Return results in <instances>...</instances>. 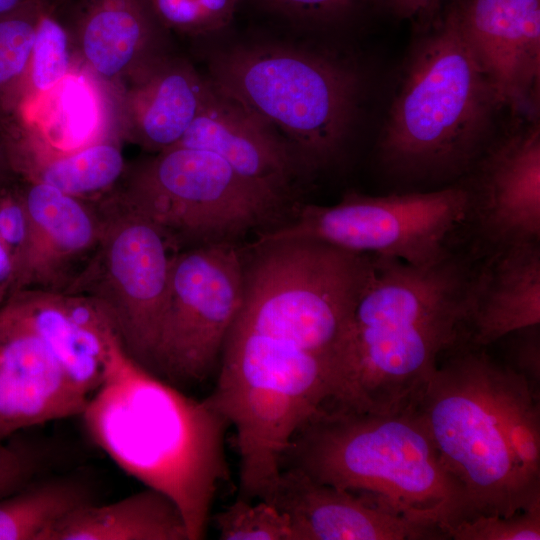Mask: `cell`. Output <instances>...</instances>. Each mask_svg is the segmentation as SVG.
Instances as JSON below:
<instances>
[{
	"label": "cell",
	"instance_id": "6da1fadb",
	"mask_svg": "<svg viewBox=\"0 0 540 540\" xmlns=\"http://www.w3.org/2000/svg\"><path fill=\"white\" fill-rule=\"evenodd\" d=\"M91 441L125 473L179 507L190 540L205 537L214 497L228 479V421L210 403L138 366L117 338L80 414Z\"/></svg>",
	"mask_w": 540,
	"mask_h": 540
},
{
	"label": "cell",
	"instance_id": "7a4b0ae2",
	"mask_svg": "<svg viewBox=\"0 0 540 540\" xmlns=\"http://www.w3.org/2000/svg\"><path fill=\"white\" fill-rule=\"evenodd\" d=\"M476 268L450 251L427 266L374 256L355 307L331 405L380 413L411 406L438 357L467 335Z\"/></svg>",
	"mask_w": 540,
	"mask_h": 540
},
{
	"label": "cell",
	"instance_id": "3957f363",
	"mask_svg": "<svg viewBox=\"0 0 540 540\" xmlns=\"http://www.w3.org/2000/svg\"><path fill=\"white\" fill-rule=\"evenodd\" d=\"M284 467L369 496L446 539L451 527L470 517L463 486L413 405L392 413L328 405L295 434Z\"/></svg>",
	"mask_w": 540,
	"mask_h": 540
},
{
	"label": "cell",
	"instance_id": "277c9868",
	"mask_svg": "<svg viewBox=\"0 0 540 540\" xmlns=\"http://www.w3.org/2000/svg\"><path fill=\"white\" fill-rule=\"evenodd\" d=\"M498 105L453 6L412 55L379 138L382 170L405 184L470 172L486 151Z\"/></svg>",
	"mask_w": 540,
	"mask_h": 540
},
{
	"label": "cell",
	"instance_id": "5b68a950",
	"mask_svg": "<svg viewBox=\"0 0 540 540\" xmlns=\"http://www.w3.org/2000/svg\"><path fill=\"white\" fill-rule=\"evenodd\" d=\"M208 78L283 139L311 179L342 156L361 91L351 64L318 50L262 42L214 52Z\"/></svg>",
	"mask_w": 540,
	"mask_h": 540
},
{
	"label": "cell",
	"instance_id": "8992f818",
	"mask_svg": "<svg viewBox=\"0 0 540 540\" xmlns=\"http://www.w3.org/2000/svg\"><path fill=\"white\" fill-rule=\"evenodd\" d=\"M502 364L471 347L437 366L413 403L445 466L463 486L470 517L512 516L540 504L507 441Z\"/></svg>",
	"mask_w": 540,
	"mask_h": 540
},
{
	"label": "cell",
	"instance_id": "52a82bcc",
	"mask_svg": "<svg viewBox=\"0 0 540 540\" xmlns=\"http://www.w3.org/2000/svg\"><path fill=\"white\" fill-rule=\"evenodd\" d=\"M123 180L112 196L156 225L175 252L242 244L285 225L302 204L264 190L201 149L164 150Z\"/></svg>",
	"mask_w": 540,
	"mask_h": 540
},
{
	"label": "cell",
	"instance_id": "ba28073f",
	"mask_svg": "<svg viewBox=\"0 0 540 540\" xmlns=\"http://www.w3.org/2000/svg\"><path fill=\"white\" fill-rule=\"evenodd\" d=\"M238 316L316 344L342 346L374 256L307 237L261 235L242 244Z\"/></svg>",
	"mask_w": 540,
	"mask_h": 540
},
{
	"label": "cell",
	"instance_id": "9c48e42d",
	"mask_svg": "<svg viewBox=\"0 0 540 540\" xmlns=\"http://www.w3.org/2000/svg\"><path fill=\"white\" fill-rule=\"evenodd\" d=\"M468 214L469 194L463 186L383 196L348 192L331 206L302 204L289 222L262 235L307 237L427 266L451 251L449 239Z\"/></svg>",
	"mask_w": 540,
	"mask_h": 540
},
{
	"label": "cell",
	"instance_id": "30bf717a",
	"mask_svg": "<svg viewBox=\"0 0 540 540\" xmlns=\"http://www.w3.org/2000/svg\"><path fill=\"white\" fill-rule=\"evenodd\" d=\"M97 251L67 293L93 299L108 316L125 355L155 375V358L175 251L161 230L112 195Z\"/></svg>",
	"mask_w": 540,
	"mask_h": 540
},
{
	"label": "cell",
	"instance_id": "8fae6325",
	"mask_svg": "<svg viewBox=\"0 0 540 540\" xmlns=\"http://www.w3.org/2000/svg\"><path fill=\"white\" fill-rule=\"evenodd\" d=\"M242 244L189 248L172 256L155 375L177 388L202 383L218 367L243 300Z\"/></svg>",
	"mask_w": 540,
	"mask_h": 540
},
{
	"label": "cell",
	"instance_id": "7c38bea8",
	"mask_svg": "<svg viewBox=\"0 0 540 540\" xmlns=\"http://www.w3.org/2000/svg\"><path fill=\"white\" fill-rule=\"evenodd\" d=\"M29 220L22 289L66 292L98 249L104 227L99 201L19 178Z\"/></svg>",
	"mask_w": 540,
	"mask_h": 540
},
{
	"label": "cell",
	"instance_id": "4fadbf2b",
	"mask_svg": "<svg viewBox=\"0 0 540 540\" xmlns=\"http://www.w3.org/2000/svg\"><path fill=\"white\" fill-rule=\"evenodd\" d=\"M468 221L495 250L540 241V130L514 134L480 157Z\"/></svg>",
	"mask_w": 540,
	"mask_h": 540
},
{
	"label": "cell",
	"instance_id": "5bb4252c",
	"mask_svg": "<svg viewBox=\"0 0 540 540\" xmlns=\"http://www.w3.org/2000/svg\"><path fill=\"white\" fill-rule=\"evenodd\" d=\"M88 398L37 334L0 306V443L47 422L80 416Z\"/></svg>",
	"mask_w": 540,
	"mask_h": 540
},
{
	"label": "cell",
	"instance_id": "9a60e30c",
	"mask_svg": "<svg viewBox=\"0 0 540 540\" xmlns=\"http://www.w3.org/2000/svg\"><path fill=\"white\" fill-rule=\"evenodd\" d=\"M174 147L215 153L246 180L295 202L300 185L311 180L283 139L211 82L200 112Z\"/></svg>",
	"mask_w": 540,
	"mask_h": 540
},
{
	"label": "cell",
	"instance_id": "2e32d148",
	"mask_svg": "<svg viewBox=\"0 0 540 540\" xmlns=\"http://www.w3.org/2000/svg\"><path fill=\"white\" fill-rule=\"evenodd\" d=\"M287 514L294 540L445 539L369 496L318 482L284 467L265 499Z\"/></svg>",
	"mask_w": 540,
	"mask_h": 540
},
{
	"label": "cell",
	"instance_id": "e0dca14e",
	"mask_svg": "<svg viewBox=\"0 0 540 540\" xmlns=\"http://www.w3.org/2000/svg\"><path fill=\"white\" fill-rule=\"evenodd\" d=\"M454 6L499 104L527 107L540 79V0H464Z\"/></svg>",
	"mask_w": 540,
	"mask_h": 540
},
{
	"label": "cell",
	"instance_id": "ac0fdd59",
	"mask_svg": "<svg viewBox=\"0 0 540 540\" xmlns=\"http://www.w3.org/2000/svg\"><path fill=\"white\" fill-rule=\"evenodd\" d=\"M81 66L122 85L168 53L170 33L150 0H66Z\"/></svg>",
	"mask_w": 540,
	"mask_h": 540
},
{
	"label": "cell",
	"instance_id": "d6986e66",
	"mask_svg": "<svg viewBox=\"0 0 540 540\" xmlns=\"http://www.w3.org/2000/svg\"><path fill=\"white\" fill-rule=\"evenodd\" d=\"M5 304L43 341L71 384L89 398L102 382L116 337L103 309L85 295L39 289L20 290Z\"/></svg>",
	"mask_w": 540,
	"mask_h": 540
},
{
	"label": "cell",
	"instance_id": "ffe728a7",
	"mask_svg": "<svg viewBox=\"0 0 540 540\" xmlns=\"http://www.w3.org/2000/svg\"><path fill=\"white\" fill-rule=\"evenodd\" d=\"M120 87L126 136L159 153L181 140L200 112L210 82L189 61L168 52Z\"/></svg>",
	"mask_w": 540,
	"mask_h": 540
},
{
	"label": "cell",
	"instance_id": "44dd1931",
	"mask_svg": "<svg viewBox=\"0 0 540 540\" xmlns=\"http://www.w3.org/2000/svg\"><path fill=\"white\" fill-rule=\"evenodd\" d=\"M540 324V244L528 241L492 250L475 270L467 337L483 348L520 329Z\"/></svg>",
	"mask_w": 540,
	"mask_h": 540
},
{
	"label": "cell",
	"instance_id": "7402d4cb",
	"mask_svg": "<svg viewBox=\"0 0 540 540\" xmlns=\"http://www.w3.org/2000/svg\"><path fill=\"white\" fill-rule=\"evenodd\" d=\"M99 81L81 65L22 115L24 147L68 153L108 137Z\"/></svg>",
	"mask_w": 540,
	"mask_h": 540
},
{
	"label": "cell",
	"instance_id": "603a6c76",
	"mask_svg": "<svg viewBox=\"0 0 540 540\" xmlns=\"http://www.w3.org/2000/svg\"><path fill=\"white\" fill-rule=\"evenodd\" d=\"M48 540H190L185 519L167 495L146 487L107 504L85 505L66 516Z\"/></svg>",
	"mask_w": 540,
	"mask_h": 540
},
{
	"label": "cell",
	"instance_id": "cb8c5ba5",
	"mask_svg": "<svg viewBox=\"0 0 540 540\" xmlns=\"http://www.w3.org/2000/svg\"><path fill=\"white\" fill-rule=\"evenodd\" d=\"M12 162L19 178L91 201L110 194L128 170L120 147L110 137L68 153L20 147L12 152Z\"/></svg>",
	"mask_w": 540,
	"mask_h": 540
},
{
	"label": "cell",
	"instance_id": "d4e9b609",
	"mask_svg": "<svg viewBox=\"0 0 540 540\" xmlns=\"http://www.w3.org/2000/svg\"><path fill=\"white\" fill-rule=\"evenodd\" d=\"M93 502L92 488L84 480L42 476L0 499V540H48L60 521Z\"/></svg>",
	"mask_w": 540,
	"mask_h": 540
},
{
	"label": "cell",
	"instance_id": "484cf974",
	"mask_svg": "<svg viewBox=\"0 0 540 540\" xmlns=\"http://www.w3.org/2000/svg\"><path fill=\"white\" fill-rule=\"evenodd\" d=\"M48 0H28L0 17V133L7 142L22 129L33 42Z\"/></svg>",
	"mask_w": 540,
	"mask_h": 540
},
{
	"label": "cell",
	"instance_id": "4316f807",
	"mask_svg": "<svg viewBox=\"0 0 540 540\" xmlns=\"http://www.w3.org/2000/svg\"><path fill=\"white\" fill-rule=\"evenodd\" d=\"M80 64L66 0H48L33 42L23 113Z\"/></svg>",
	"mask_w": 540,
	"mask_h": 540
},
{
	"label": "cell",
	"instance_id": "83f0119b",
	"mask_svg": "<svg viewBox=\"0 0 540 540\" xmlns=\"http://www.w3.org/2000/svg\"><path fill=\"white\" fill-rule=\"evenodd\" d=\"M500 402L512 454L529 481L540 486L539 393L522 374L502 365Z\"/></svg>",
	"mask_w": 540,
	"mask_h": 540
},
{
	"label": "cell",
	"instance_id": "f1b7e54d",
	"mask_svg": "<svg viewBox=\"0 0 540 540\" xmlns=\"http://www.w3.org/2000/svg\"><path fill=\"white\" fill-rule=\"evenodd\" d=\"M222 540H294L289 517L265 499L238 497L213 516Z\"/></svg>",
	"mask_w": 540,
	"mask_h": 540
},
{
	"label": "cell",
	"instance_id": "f546056e",
	"mask_svg": "<svg viewBox=\"0 0 540 540\" xmlns=\"http://www.w3.org/2000/svg\"><path fill=\"white\" fill-rule=\"evenodd\" d=\"M170 34L202 37L221 32L234 21L242 0H150Z\"/></svg>",
	"mask_w": 540,
	"mask_h": 540
},
{
	"label": "cell",
	"instance_id": "4dcf8cb0",
	"mask_svg": "<svg viewBox=\"0 0 540 540\" xmlns=\"http://www.w3.org/2000/svg\"><path fill=\"white\" fill-rule=\"evenodd\" d=\"M23 432L0 443V499L44 476L54 463V447Z\"/></svg>",
	"mask_w": 540,
	"mask_h": 540
},
{
	"label": "cell",
	"instance_id": "1f68e13d",
	"mask_svg": "<svg viewBox=\"0 0 540 540\" xmlns=\"http://www.w3.org/2000/svg\"><path fill=\"white\" fill-rule=\"evenodd\" d=\"M259 6L292 23L334 27L357 19L375 0H253Z\"/></svg>",
	"mask_w": 540,
	"mask_h": 540
},
{
	"label": "cell",
	"instance_id": "d6a6232c",
	"mask_svg": "<svg viewBox=\"0 0 540 540\" xmlns=\"http://www.w3.org/2000/svg\"><path fill=\"white\" fill-rule=\"evenodd\" d=\"M454 540H539L540 504L506 517L477 514L447 531Z\"/></svg>",
	"mask_w": 540,
	"mask_h": 540
},
{
	"label": "cell",
	"instance_id": "836d02e7",
	"mask_svg": "<svg viewBox=\"0 0 540 540\" xmlns=\"http://www.w3.org/2000/svg\"><path fill=\"white\" fill-rule=\"evenodd\" d=\"M511 347L512 365L538 391L540 381V332L539 325L529 326L518 331Z\"/></svg>",
	"mask_w": 540,
	"mask_h": 540
},
{
	"label": "cell",
	"instance_id": "e575fe53",
	"mask_svg": "<svg viewBox=\"0 0 540 540\" xmlns=\"http://www.w3.org/2000/svg\"><path fill=\"white\" fill-rule=\"evenodd\" d=\"M23 265L0 235V306L22 288Z\"/></svg>",
	"mask_w": 540,
	"mask_h": 540
},
{
	"label": "cell",
	"instance_id": "d590c367",
	"mask_svg": "<svg viewBox=\"0 0 540 540\" xmlns=\"http://www.w3.org/2000/svg\"><path fill=\"white\" fill-rule=\"evenodd\" d=\"M401 18H411L433 11V0H380Z\"/></svg>",
	"mask_w": 540,
	"mask_h": 540
},
{
	"label": "cell",
	"instance_id": "8d00e7d4",
	"mask_svg": "<svg viewBox=\"0 0 540 540\" xmlns=\"http://www.w3.org/2000/svg\"><path fill=\"white\" fill-rule=\"evenodd\" d=\"M18 179L11 160L8 142L0 133V190Z\"/></svg>",
	"mask_w": 540,
	"mask_h": 540
},
{
	"label": "cell",
	"instance_id": "74e56055",
	"mask_svg": "<svg viewBox=\"0 0 540 540\" xmlns=\"http://www.w3.org/2000/svg\"><path fill=\"white\" fill-rule=\"evenodd\" d=\"M28 0H0V17L15 10Z\"/></svg>",
	"mask_w": 540,
	"mask_h": 540
},
{
	"label": "cell",
	"instance_id": "f35d334b",
	"mask_svg": "<svg viewBox=\"0 0 540 540\" xmlns=\"http://www.w3.org/2000/svg\"><path fill=\"white\" fill-rule=\"evenodd\" d=\"M441 0H433V10L438 6Z\"/></svg>",
	"mask_w": 540,
	"mask_h": 540
}]
</instances>
